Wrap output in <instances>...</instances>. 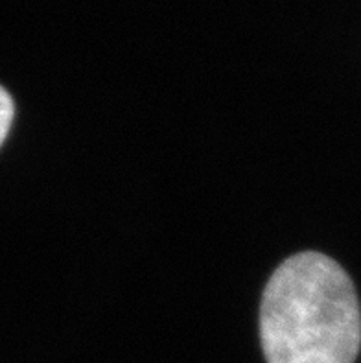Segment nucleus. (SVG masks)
Here are the masks:
<instances>
[{
  "label": "nucleus",
  "instance_id": "obj_1",
  "mask_svg": "<svg viewBox=\"0 0 361 363\" xmlns=\"http://www.w3.org/2000/svg\"><path fill=\"white\" fill-rule=\"evenodd\" d=\"M260 340L267 363H354L361 349L356 288L334 258L293 255L265 284Z\"/></svg>",
  "mask_w": 361,
  "mask_h": 363
},
{
  "label": "nucleus",
  "instance_id": "obj_2",
  "mask_svg": "<svg viewBox=\"0 0 361 363\" xmlns=\"http://www.w3.org/2000/svg\"><path fill=\"white\" fill-rule=\"evenodd\" d=\"M13 100L9 96V92L0 85V146H2V143H4L6 137H8L11 122H13Z\"/></svg>",
  "mask_w": 361,
  "mask_h": 363
}]
</instances>
